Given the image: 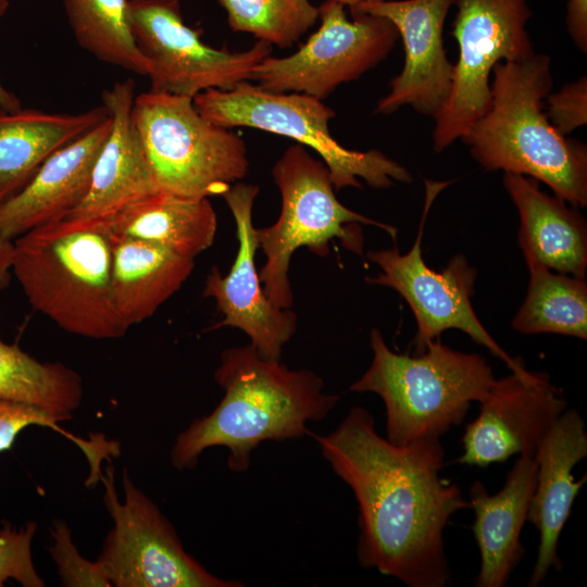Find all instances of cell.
Listing matches in <instances>:
<instances>
[{
	"instance_id": "1",
	"label": "cell",
	"mask_w": 587,
	"mask_h": 587,
	"mask_svg": "<svg viewBox=\"0 0 587 587\" xmlns=\"http://www.w3.org/2000/svg\"><path fill=\"white\" fill-rule=\"evenodd\" d=\"M332 471L358 504L357 559L408 587H446L451 582L444 532L470 502L459 485L441 477L440 439L405 446L376 429L374 416L353 407L328 434L311 432Z\"/></svg>"
},
{
	"instance_id": "2",
	"label": "cell",
	"mask_w": 587,
	"mask_h": 587,
	"mask_svg": "<svg viewBox=\"0 0 587 587\" xmlns=\"http://www.w3.org/2000/svg\"><path fill=\"white\" fill-rule=\"evenodd\" d=\"M214 378L223 398L177 435L170 452L177 470L193 469L204 450L225 447L228 469L243 473L262 442L310 436L308 423L324 420L339 401L324 392V380L313 371L266 360L251 344L224 350Z\"/></svg>"
},
{
	"instance_id": "3",
	"label": "cell",
	"mask_w": 587,
	"mask_h": 587,
	"mask_svg": "<svg viewBox=\"0 0 587 587\" xmlns=\"http://www.w3.org/2000/svg\"><path fill=\"white\" fill-rule=\"evenodd\" d=\"M490 104L461 138L486 171L542 182L573 207L587 205V147L550 123L544 99L552 89L550 58L534 53L492 70Z\"/></svg>"
},
{
	"instance_id": "4",
	"label": "cell",
	"mask_w": 587,
	"mask_h": 587,
	"mask_svg": "<svg viewBox=\"0 0 587 587\" xmlns=\"http://www.w3.org/2000/svg\"><path fill=\"white\" fill-rule=\"evenodd\" d=\"M13 245L11 272L34 310L90 339L127 333L111 288L110 222L64 217L26 232Z\"/></svg>"
},
{
	"instance_id": "5",
	"label": "cell",
	"mask_w": 587,
	"mask_h": 587,
	"mask_svg": "<svg viewBox=\"0 0 587 587\" xmlns=\"http://www.w3.org/2000/svg\"><path fill=\"white\" fill-rule=\"evenodd\" d=\"M370 346L372 362L350 390L383 400L386 438L398 446L440 439L464 421L472 402L485 399L496 380L485 358L453 350L440 338L423 353L408 355L392 351L373 328Z\"/></svg>"
},
{
	"instance_id": "6",
	"label": "cell",
	"mask_w": 587,
	"mask_h": 587,
	"mask_svg": "<svg viewBox=\"0 0 587 587\" xmlns=\"http://www.w3.org/2000/svg\"><path fill=\"white\" fill-rule=\"evenodd\" d=\"M272 175L280 192L282 210L273 225L257 228V238L265 255L260 280L276 307L292 305L288 270L298 248L304 246L325 257L329 242L338 238L344 247L360 254L363 237L358 223L382 228L396 239V227L354 212L337 199L327 166L304 146H289L275 162Z\"/></svg>"
},
{
	"instance_id": "7",
	"label": "cell",
	"mask_w": 587,
	"mask_h": 587,
	"mask_svg": "<svg viewBox=\"0 0 587 587\" xmlns=\"http://www.w3.org/2000/svg\"><path fill=\"white\" fill-rule=\"evenodd\" d=\"M132 120L159 190L223 196L248 173L243 139L204 117L193 98L150 89L135 96Z\"/></svg>"
},
{
	"instance_id": "8",
	"label": "cell",
	"mask_w": 587,
	"mask_h": 587,
	"mask_svg": "<svg viewBox=\"0 0 587 587\" xmlns=\"http://www.w3.org/2000/svg\"><path fill=\"white\" fill-rule=\"evenodd\" d=\"M193 104L216 125L257 128L313 149L327 166L336 190L362 188L360 178L377 189L413 179L405 167L379 150L355 151L341 146L329 132L334 110L312 96L272 92L246 80L229 90L200 92Z\"/></svg>"
},
{
	"instance_id": "9",
	"label": "cell",
	"mask_w": 587,
	"mask_h": 587,
	"mask_svg": "<svg viewBox=\"0 0 587 587\" xmlns=\"http://www.w3.org/2000/svg\"><path fill=\"white\" fill-rule=\"evenodd\" d=\"M104 504L113 520L96 560L114 587H240L237 579L213 575L184 549L157 504L132 482L126 469L117 497L114 467H105Z\"/></svg>"
},
{
	"instance_id": "10",
	"label": "cell",
	"mask_w": 587,
	"mask_h": 587,
	"mask_svg": "<svg viewBox=\"0 0 587 587\" xmlns=\"http://www.w3.org/2000/svg\"><path fill=\"white\" fill-rule=\"evenodd\" d=\"M451 35L459 46L449 96L435 114L436 152L461 139L487 111L490 74L500 61H520L535 52L526 30L527 0H454Z\"/></svg>"
},
{
	"instance_id": "11",
	"label": "cell",
	"mask_w": 587,
	"mask_h": 587,
	"mask_svg": "<svg viewBox=\"0 0 587 587\" xmlns=\"http://www.w3.org/2000/svg\"><path fill=\"white\" fill-rule=\"evenodd\" d=\"M451 182H426V199L419 232L412 248L404 254L397 248L369 251L367 259L382 273L366 282L395 289L411 308L416 333L414 354L423 353L442 332L459 329L502 360L511 371L525 369L520 358L511 357L487 332L472 307L471 297L477 272L463 254L453 257L447 266L433 271L422 257V237L427 213L438 192Z\"/></svg>"
},
{
	"instance_id": "12",
	"label": "cell",
	"mask_w": 587,
	"mask_h": 587,
	"mask_svg": "<svg viewBox=\"0 0 587 587\" xmlns=\"http://www.w3.org/2000/svg\"><path fill=\"white\" fill-rule=\"evenodd\" d=\"M325 0L319 7L320 27L292 54L266 57L257 64L250 82L272 92L305 93L324 100L342 84L358 79L385 60L399 33L388 18L350 13Z\"/></svg>"
},
{
	"instance_id": "13",
	"label": "cell",
	"mask_w": 587,
	"mask_h": 587,
	"mask_svg": "<svg viewBox=\"0 0 587 587\" xmlns=\"http://www.w3.org/2000/svg\"><path fill=\"white\" fill-rule=\"evenodd\" d=\"M128 16L153 91L193 98L229 90L250 80L253 67L272 53L261 40L241 52L207 45L202 29L186 25L179 0H128Z\"/></svg>"
},
{
	"instance_id": "14",
	"label": "cell",
	"mask_w": 587,
	"mask_h": 587,
	"mask_svg": "<svg viewBox=\"0 0 587 587\" xmlns=\"http://www.w3.org/2000/svg\"><path fill=\"white\" fill-rule=\"evenodd\" d=\"M466 425L463 453L455 463L486 467L515 454L534 455L538 445L567 409L563 390L544 372L512 371L496 379Z\"/></svg>"
},
{
	"instance_id": "15",
	"label": "cell",
	"mask_w": 587,
	"mask_h": 587,
	"mask_svg": "<svg viewBox=\"0 0 587 587\" xmlns=\"http://www.w3.org/2000/svg\"><path fill=\"white\" fill-rule=\"evenodd\" d=\"M259 187L235 183L222 197L235 218L238 250L226 275L213 266L207 275L203 296L213 298L223 320L212 326L238 328L250 338L259 355L280 361L283 347L297 329V316L290 309L273 304L264 292L254 264L259 248L257 228L252 223V209Z\"/></svg>"
},
{
	"instance_id": "16",
	"label": "cell",
	"mask_w": 587,
	"mask_h": 587,
	"mask_svg": "<svg viewBox=\"0 0 587 587\" xmlns=\"http://www.w3.org/2000/svg\"><path fill=\"white\" fill-rule=\"evenodd\" d=\"M453 3L454 0H383L349 8L350 13L388 18L403 42V68L377 102V113L390 114L411 105L434 117L444 105L451 89L453 64L447 58L442 33Z\"/></svg>"
},
{
	"instance_id": "17",
	"label": "cell",
	"mask_w": 587,
	"mask_h": 587,
	"mask_svg": "<svg viewBox=\"0 0 587 587\" xmlns=\"http://www.w3.org/2000/svg\"><path fill=\"white\" fill-rule=\"evenodd\" d=\"M586 457L585 422L577 410L567 408L534 453L536 484L527 522L537 529L539 544L529 587L539 586L551 569L562 571V561L558 553L560 535L573 503L587 480L586 474L575 480L573 470Z\"/></svg>"
},
{
	"instance_id": "18",
	"label": "cell",
	"mask_w": 587,
	"mask_h": 587,
	"mask_svg": "<svg viewBox=\"0 0 587 587\" xmlns=\"http://www.w3.org/2000/svg\"><path fill=\"white\" fill-rule=\"evenodd\" d=\"M134 99L132 78L102 92L111 129L97 157L87 195L65 217L111 222L129 204L159 190L133 124Z\"/></svg>"
},
{
	"instance_id": "19",
	"label": "cell",
	"mask_w": 587,
	"mask_h": 587,
	"mask_svg": "<svg viewBox=\"0 0 587 587\" xmlns=\"http://www.w3.org/2000/svg\"><path fill=\"white\" fill-rule=\"evenodd\" d=\"M112 117L54 151L28 184L0 205V235L14 240L43 224L64 218L87 195L97 157Z\"/></svg>"
},
{
	"instance_id": "20",
	"label": "cell",
	"mask_w": 587,
	"mask_h": 587,
	"mask_svg": "<svg viewBox=\"0 0 587 587\" xmlns=\"http://www.w3.org/2000/svg\"><path fill=\"white\" fill-rule=\"evenodd\" d=\"M536 484L534 455L519 454L502 488L490 494L480 480L469 489L472 525L480 555L476 587H503L524 557L521 541Z\"/></svg>"
},
{
	"instance_id": "21",
	"label": "cell",
	"mask_w": 587,
	"mask_h": 587,
	"mask_svg": "<svg viewBox=\"0 0 587 587\" xmlns=\"http://www.w3.org/2000/svg\"><path fill=\"white\" fill-rule=\"evenodd\" d=\"M502 180L520 214L519 245L526 264L585 278L587 223L577 208L546 193L532 177L504 172Z\"/></svg>"
},
{
	"instance_id": "22",
	"label": "cell",
	"mask_w": 587,
	"mask_h": 587,
	"mask_svg": "<svg viewBox=\"0 0 587 587\" xmlns=\"http://www.w3.org/2000/svg\"><path fill=\"white\" fill-rule=\"evenodd\" d=\"M108 116L103 104L77 114L0 107V205L20 192L54 151Z\"/></svg>"
},
{
	"instance_id": "23",
	"label": "cell",
	"mask_w": 587,
	"mask_h": 587,
	"mask_svg": "<svg viewBox=\"0 0 587 587\" xmlns=\"http://www.w3.org/2000/svg\"><path fill=\"white\" fill-rule=\"evenodd\" d=\"M192 270L193 259L154 242L111 233V288L129 328L151 317Z\"/></svg>"
},
{
	"instance_id": "24",
	"label": "cell",
	"mask_w": 587,
	"mask_h": 587,
	"mask_svg": "<svg viewBox=\"0 0 587 587\" xmlns=\"http://www.w3.org/2000/svg\"><path fill=\"white\" fill-rule=\"evenodd\" d=\"M111 233L167 248L195 259L210 248L217 217L209 198H189L158 190L117 213Z\"/></svg>"
},
{
	"instance_id": "25",
	"label": "cell",
	"mask_w": 587,
	"mask_h": 587,
	"mask_svg": "<svg viewBox=\"0 0 587 587\" xmlns=\"http://www.w3.org/2000/svg\"><path fill=\"white\" fill-rule=\"evenodd\" d=\"M526 297L512 320V328L523 334L551 333L587 339V284L574 277L527 265Z\"/></svg>"
},
{
	"instance_id": "26",
	"label": "cell",
	"mask_w": 587,
	"mask_h": 587,
	"mask_svg": "<svg viewBox=\"0 0 587 587\" xmlns=\"http://www.w3.org/2000/svg\"><path fill=\"white\" fill-rule=\"evenodd\" d=\"M0 399L26 402L72 417L83 400V380L60 362H40L0 338Z\"/></svg>"
},
{
	"instance_id": "27",
	"label": "cell",
	"mask_w": 587,
	"mask_h": 587,
	"mask_svg": "<svg viewBox=\"0 0 587 587\" xmlns=\"http://www.w3.org/2000/svg\"><path fill=\"white\" fill-rule=\"evenodd\" d=\"M63 5L80 48L102 62L148 76V62L132 33L128 0H63Z\"/></svg>"
},
{
	"instance_id": "28",
	"label": "cell",
	"mask_w": 587,
	"mask_h": 587,
	"mask_svg": "<svg viewBox=\"0 0 587 587\" xmlns=\"http://www.w3.org/2000/svg\"><path fill=\"white\" fill-rule=\"evenodd\" d=\"M234 32L247 33L270 46L296 43L319 20L310 0H217Z\"/></svg>"
},
{
	"instance_id": "29",
	"label": "cell",
	"mask_w": 587,
	"mask_h": 587,
	"mask_svg": "<svg viewBox=\"0 0 587 587\" xmlns=\"http://www.w3.org/2000/svg\"><path fill=\"white\" fill-rule=\"evenodd\" d=\"M66 420L68 419L63 415L35 404L0 399V452L9 450L24 428L30 425L49 427L71 439L83 450L91 469L89 480H99L102 475L101 462L117 455L118 445L104 440L102 436L93 440L76 437L59 426L60 422Z\"/></svg>"
},
{
	"instance_id": "30",
	"label": "cell",
	"mask_w": 587,
	"mask_h": 587,
	"mask_svg": "<svg viewBox=\"0 0 587 587\" xmlns=\"http://www.w3.org/2000/svg\"><path fill=\"white\" fill-rule=\"evenodd\" d=\"M36 528L35 522H28L21 528L5 523L0 529V587L9 579L24 587L45 586L32 558V541Z\"/></svg>"
},
{
	"instance_id": "31",
	"label": "cell",
	"mask_w": 587,
	"mask_h": 587,
	"mask_svg": "<svg viewBox=\"0 0 587 587\" xmlns=\"http://www.w3.org/2000/svg\"><path fill=\"white\" fill-rule=\"evenodd\" d=\"M51 555L64 586H111L97 561L84 559L71 539V529L62 521L53 523Z\"/></svg>"
},
{
	"instance_id": "32",
	"label": "cell",
	"mask_w": 587,
	"mask_h": 587,
	"mask_svg": "<svg viewBox=\"0 0 587 587\" xmlns=\"http://www.w3.org/2000/svg\"><path fill=\"white\" fill-rule=\"evenodd\" d=\"M546 114L554 128L563 136L571 134L587 122L586 76L564 85L558 92L547 97Z\"/></svg>"
},
{
	"instance_id": "33",
	"label": "cell",
	"mask_w": 587,
	"mask_h": 587,
	"mask_svg": "<svg viewBox=\"0 0 587 587\" xmlns=\"http://www.w3.org/2000/svg\"><path fill=\"white\" fill-rule=\"evenodd\" d=\"M566 27L580 51H587V0H569L566 5Z\"/></svg>"
},
{
	"instance_id": "34",
	"label": "cell",
	"mask_w": 587,
	"mask_h": 587,
	"mask_svg": "<svg viewBox=\"0 0 587 587\" xmlns=\"http://www.w3.org/2000/svg\"><path fill=\"white\" fill-rule=\"evenodd\" d=\"M13 250V240L0 235V290L7 287L10 280Z\"/></svg>"
},
{
	"instance_id": "35",
	"label": "cell",
	"mask_w": 587,
	"mask_h": 587,
	"mask_svg": "<svg viewBox=\"0 0 587 587\" xmlns=\"http://www.w3.org/2000/svg\"><path fill=\"white\" fill-rule=\"evenodd\" d=\"M9 8L8 0H0V18L5 14ZM0 107L9 111H16L22 108L20 99L7 88L3 87L0 80Z\"/></svg>"
},
{
	"instance_id": "36",
	"label": "cell",
	"mask_w": 587,
	"mask_h": 587,
	"mask_svg": "<svg viewBox=\"0 0 587 587\" xmlns=\"http://www.w3.org/2000/svg\"><path fill=\"white\" fill-rule=\"evenodd\" d=\"M333 1L339 2L344 4L345 7L352 8V7L366 3V2H377V1H383V0H333Z\"/></svg>"
}]
</instances>
